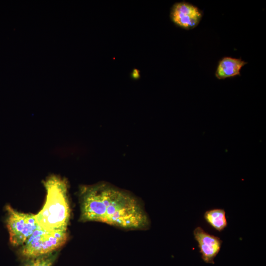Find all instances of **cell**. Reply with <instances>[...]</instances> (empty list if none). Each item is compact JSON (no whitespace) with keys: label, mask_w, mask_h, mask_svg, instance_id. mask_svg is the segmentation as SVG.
Instances as JSON below:
<instances>
[{"label":"cell","mask_w":266,"mask_h":266,"mask_svg":"<svg viewBox=\"0 0 266 266\" xmlns=\"http://www.w3.org/2000/svg\"><path fill=\"white\" fill-rule=\"evenodd\" d=\"M80 200L82 221L101 222L132 230L149 226L148 218L136 199L108 184L82 187Z\"/></svg>","instance_id":"1"},{"label":"cell","mask_w":266,"mask_h":266,"mask_svg":"<svg viewBox=\"0 0 266 266\" xmlns=\"http://www.w3.org/2000/svg\"><path fill=\"white\" fill-rule=\"evenodd\" d=\"M46 191L45 203L35 214L39 228L46 231H66L70 208L66 181L53 175L44 182Z\"/></svg>","instance_id":"2"},{"label":"cell","mask_w":266,"mask_h":266,"mask_svg":"<svg viewBox=\"0 0 266 266\" xmlns=\"http://www.w3.org/2000/svg\"><path fill=\"white\" fill-rule=\"evenodd\" d=\"M67 239L66 231L49 232L39 228L22 245L20 253L31 259L47 255L62 246Z\"/></svg>","instance_id":"3"},{"label":"cell","mask_w":266,"mask_h":266,"mask_svg":"<svg viewBox=\"0 0 266 266\" xmlns=\"http://www.w3.org/2000/svg\"><path fill=\"white\" fill-rule=\"evenodd\" d=\"M5 209L7 212L6 225L9 241L14 246L23 245L39 228L35 214L19 212L9 205H7Z\"/></svg>","instance_id":"4"},{"label":"cell","mask_w":266,"mask_h":266,"mask_svg":"<svg viewBox=\"0 0 266 266\" xmlns=\"http://www.w3.org/2000/svg\"><path fill=\"white\" fill-rule=\"evenodd\" d=\"M170 18L177 26L190 30L197 27L200 24L203 12L198 7L185 1L175 2L170 11Z\"/></svg>","instance_id":"5"},{"label":"cell","mask_w":266,"mask_h":266,"mask_svg":"<svg viewBox=\"0 0 266 266\" xmlns=\"http://www.w3.org/2000/svg\"><path fill=\"white\" fill-rule=\"evenodd\" d=\"M193 233L202 260L206 263L213 264L214 258L221 249L222 241L218 237L207 233L200 227H197Z\"/></svg>","instance_id":"6"},{"label":"cell","mask_w":266,"mask_h":266,"mask_svg":"<svg viewBox=\"0 0 266 266\" xmlns=\"http://www.w3.org/2000/svg\"><path fill=\"white\" fill-rule=\"evenodd\" d=\"M247 64L241 58L224 57L218 64L215 73V77L220 80L240 76L242 67Z\"/></svg>","instance_id":"7"},{"label":"cell","mask_w":266,"mask_h":266,"mask_svg":"<svg viewBox=\"0 0 266 266\" xmlns=\"http://www.w3.org/2000/svg\"><path fill=\"white\" fill-rule=\"evenodd\" d=\"M206 221L216 230L221 232L227 226L226 212L222 209L206 211L204 215Z\"/></svg>","instance_id":"8"},{"label":"cell","mask_w":266,"mask_h":266,"mask_svg":"<svg viewBox=\"0 0 266 266\" xmlns=\"http://www.w3.org/2000/svg\"><path fill=\"white\" fill-rule=\"evenodd\" d=\"M55 255H47L31 259L24 266H53Z\"/></svg>","instance_id":"9"},{"label":"cell","mask_w":266,"mask_h":266,"mask_svg":"<svg viewBox=\"0 0 266 266\" xmlns=\"http://www.w3.org/2000/svg\"><path fill=\"white\" fill-rule=\"evenodd\" d=\"M131 77L134 79H138L140 77V71L138 69H133L131 72Z\"/></svg>","instance_id":"10"}]
</instances>
